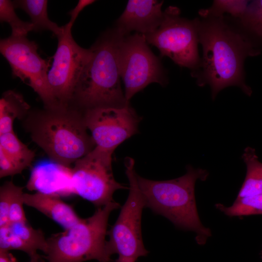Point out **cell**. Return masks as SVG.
Listing matches in <instances>:
<instances>
[{
    "instance_id": "6da1fadb",
    "label": "cell",
    "mask_w": 262,
    "mask_h": 262,
    "mask_svg": "<svg viewBox=\"0 0 262 262\" xmlns=\"http://www.w3.org/2000/svg\"><path fill=\"white\" fill-rule=\"evenodd\" d=\"M198 14L200 17L196 19L202 56L191 76L198 86L210 85L213 99L222 89L230 86L239 87L250 96L252 91L245 82L244 62L247 57L257 56L261 50L230 16H213L200 11Z\"/></svg>"
},
{
    "instance_id": "7a4b0ae2",
    "label": "cell",
    "mask_w": 262,
    "mask_h": 262,
    "mask_svg": "<svg viewBox=\"0 0 262 262\" xmlns=\"http://www.w3.org/2000/svg\"><path fill=\"white\" fill-rule=\"evenodd\" d=\"M24 126L51 161L66 167H71L96 147L83 111L71 105L30 111Z\"/></svg>"
},
{
    "instance_id": "3957f363",
    "label": "cell",
    "mask_w": 262,
    "mask_h": 262,
    "mask_svg": "<svg viewBox=\"0 0 262 262\" xmlns=\"http://www.w3.org/2000/svg\"><path fill=\"white\" fill-rule=\"evenodd\" d=\"M124 36L115 27L104 33L91 46V57L79 78L70 105L82 111L130 105L120 82L119 50Z\"/></svg>"
},
{
    "instance_id": "277c9868",
    "label": "cell",
    "mask_w": 262,
    "mask_h": 262,
    "mask_svg": "<svg viewBox=\"0 0 262 262\" xmlns=\"http://www.w3.org/2000/svg\"><path fill=\"white\" fill-rule=\"evenodd\" d=\"M208 173L202 169L187 166L183 176L167 180H153L136 175L138 184L146 207L169 219L178 228L194 231L199 245H204L211 235L201 223L195 196L197 180H205Z\"/></svg>"
},
{
    "instance_id": "5b68a950",
    "label": "cell",
    "mask_w": 262,
    "mask_h": 262,
    "mask_svg": "<svg viewBox=\"0 0 262 262\" xmlns=\"http://www.w3.org/2000/svg\"><path fill=\"white\" fill-rule=\"evenodd\" d=\"M120 207L114 200L98 208L90 217L81 220L64 231L47 239L45 258L48 262H83L112 260L106 248L109 216Z\"/></svg>"
},
{
    "instance_id": "8992f818",
    "label": "cell",
    "mask_w": 262,
    "mask_h": 262,
    "mask_svg": "<svg viewBox=\"0 0 262 262\" xmlns=\"http://www.w3.org/2000/svg\"><path fill=\"white\" fill-rule=\"evenodd\" d=\"M134 164L132 158L125 159L129 193L117 220L107 231L108 253L111 256L117 254L118 262H135L138 258L148 253L143 242L141 231L142 211L146 204L138 184Z\"/></svg>"
},
{
    "instance_id": "52a82bcc",
    "label": "cell",
    "mask_w": 262,
    "mask_h": 262,
    "mask_svg": "<svg viewBox=\"0 0 262 262\" xmlns=\"http://www.w3.org/2000/svg\"><path fill=\"white\" fill-rule=\"evenodd\" d=\"M144 35L148 44L159 50L162 56L170 58L177 65L189 68L191 72L198 67L200 57L196 19L180 17L178 7H168L164 11L160 25Z\"/></svg>"
},
{
    "instance_id": "ba28073f",
    "label": "cell",
    "mask_w": 262,
    "mask_h": 262,
    "mask_svg": "<svg viewBox=\"0 0 262 262\" xmlns=\"http://www.w3.org/2000/svg\"><path fill=\"white\" fill-rule=\"evenodd\" d=\"M119 62L125 97L129 102L151 83L162 86L167 83L166 72L143 34L136 33L123 37L119 46Z\"/></svg>"
},
{
    "instance_id": "9c48e42d",
    "label": "cell",
    "mask_w": 262,
    "mask_h": 262,
    "mask_svg": "<svg viewBox=\"0 0 262 262\" xmlns=\"http://www.w3.org/2000/svg\"><path fill=\"white\" fill-rule=\"evenodd\" d=\"M113 153L98 147L77 160L71 168L72 184L77 195L98 208L114 201V193L128 189L115 179Z\"/></svg>"
},
{
    "instance_id": "30bf717a",
    "label": "cell",
    "mask_w": 262,
    "mask_h": 262,
    "mask_svg": "<svg viewBox=\"0 0 262 262\" xmlns=\"http://www.w3.org/2000/svg\"><path fill=\"white\" fill-rule=\"evenodd\" d=\"M62 34L48 73V82L57 106L71 104L75 89L82 73L89 61L90 49L80 47L74 40L71 30L63 26Z\"/></svg>"
},
{
    "instance_id": "8fae6325",
    "label": "cell",
    "mask_w": 262,
    "mask_h": 262,
    "mask_svg": "<svg viewBox=\"0 0 262 262\" xmlns=\"http://www.w3.org/2000/svg\"><path fill=\"white\" fill-rule=\"evenodd\" d=\"M34 41L26 36H10L0 40V53L8 61L14 77L19 78L39 95L44 107L58 106L48 82L50 63L39 54Z\"/></svg>"
},
{
    "instance_id": "7c38bea8",
    "label": "cell",
    "mask_w": 262,
    "mask_h": 262,
    "mask_svg": "<svg viewBox=\"0 0 262 262\" xmlns=\"http://www.w3.org/2000/svg\"><path fill=\"white\" fill-rule=\"evenodd\" d=\"M83 114L96 147L112 153L138 132L141 120L131 105L121 108H97L83 111Z\"/></svg>"
},
{
    "instance_id": "4fadbf2b",
    "label": "cell",
    "mask_w": 262,
    "mask_h": 262,
    "mask_svg": "<svg viewBox=\"0 0 262 262\" xmlns=\"http://www.w3.org/2000/svg\"><path fill=\"white\" fill-rule=\"evenodd\" d=\"M163 4L156 0H129L115 28L125 36L132 31L143 35L152 32L163 20Z\"/></svg>"
},
{
    "instance_id": "5bb4252c",
    "label": "cell",
    "mask_w": 262,
    "mask_h": 262,
    "mask_svg": "<svg viewBox=\"0 0 262 262\" xmlns=\"http://www.w3.org/2000/svg\"><path fill=\"white\" fill-rule=\"evenodd\" d=\"M71 168L52 161L40 163L33 168L26 187L59 197L74 195Z\"/></svg>"
},
{
    "instance_id": "9a60e30c",
    "label": "cell",
    "mask_w": 262,
    "mask_h": 262,
    "mask_svg": "<svg viewBox=\"0 0 262 262\" xmlns=\"http://www.w3.org/2000/svg\"><path fill=\"white\" fill-rule=\"evenodd\" d=\"M47 247L43 231L33 229L28 222L10 223L0 228V250H20L32 259L40 256L38 250L46 254Z\"/></svg>"
},
{
    "instance_id": "2e32d148",
    "label": "cell",
    "mask_w": 262,
    "mask_h": 262,
    "mask_svg": "<svg viewBox=\"0 0 262 262\" xmlns=\"http://www.w3.org/2000/svg\"><path fill=\"white\" fill-rule=\"evenodd\" d=\"M24 204L39 211L66 229L78 222L79 217L72 206L61 197L36 192L24 193Z\"/></svg>"
},
{
    "instance_id": "e0dca14e",
    "label": "cell",
    "mask_w": 262,
    "mask_h": 262,
    "mask_svg": "<svg viewBox=\"0 0 262 262\" xmlns=\"http://www.w3.org/2000/svg\"><path fill=\"white\" fill-rule=\"evenodd\" d=\"M30 108L20 94L12 90L4 92L0 99V135L14 131L15 120L24 119Z\"/></svg>"
},
{
    "instance_id": "ac0fdd59",
    "label": "cell",
    "mask_w": 262,
    "mask_h": 262,
    "mask_svg": "<svg viewBox=\"0 0 262 262\" xmlns=\"http://www.w3.org/2000/svg\"><path fill=\"white\" fill-rule=\"evenodd\" d=\"M15 8L24 10L30 16L35 32L49 31L58 37L63 34V26L50 20L47 12L48 0H19L13 1Z\"/></svg>"
},
{
    "instance_id": "d6986e66",
    "label": "cell",
    "mask_w": 262,
    "mask_h": 262,
    "mask_svg": "<svg viewBox=\"0 0 262 262\" xmlns=\"http://www.w3.org/2000/svg\"><path fill=\"white\" fill-rule=\"evenodd\" d=\"M232 19L254 47L261 50L262 47V0L251 1L242 17Z\"/></svg>"
},
{
    "instance_id": "ffe728a7",
    "label": "cell",
    "mask_w": 262,
    "mask_h": 262,
    "mask_svg": "<svg viewBox=\"0 0 262 262\" xmlns=\"http://www.w3.org/2000/svg\"><path fill=\"white\" fill-rule=\"evenodd\" d=\"M242 159L246 166V174L237 197L262 194V163L258 160L255 150L247 147Z\"/></svg>"
},
{
    "instance_id": "44dd1931",
    "label": "cell",
    "mask_w": 262,
    "mask_h": 262,
    "mask_svg": "<svg viewBox=\"0 0 262 262\" xmlns=\"http://www.w3.org/2000/svg\"><path fill=\"white\" fill-rule=\"evenodd\" d=\"M0 149L21 172L31 166L35 156L34 152L21 142L14 131L0 135Z\"/></svg>"
},
{
    "instance_id": "7402d4cb",
    "label": "cell",
    "mask_w": 262,
    "mask_h": 262,
    "mask_svg": "<svg viewBox=\"0 0 262 262\" xmlns=\"http://www.w3.org/2000/svg\"><path fill=\"white\" fill-rule=\"evenodd\" d=\"M215 206L218 209L230 217L262 214V194L237 197L229 207H226L222 204H217Z\"/></svg>"
},
{
    "instance_id": "603a6c76",
    "label": "cell",
    "mask_w": 262,
    "mask_h": 262,
    "mask_svg": "<svg viewBox=\"0 0 262 262\" xmlns=\"http://www.w3.org/2000/svg\"><path fill=\"white\" fill-rule=\"evenodd\" d=\"M13 2L9 0H0V20L9 24L12 30L11 35L26 36L34 30L31 22L24 21L16 15Z\"/></svg>"
},
{
    "instance_id": "cb8c5ba5",
    "label": "cell",
    "mask_w": 262,
    "mask_h": 262,
    "mask_svg": "<svg viewBox=\"0 0 262 262\" xmlns=\"http://www.w3.org/2000/svg\"><path fill=\"white\" fill-rule=\"evenodd\" d=\"M249 1L245 0H215L211 6L206 9H201L204 14L216 16L228 14L232 18H239L245 13Z\"/></svg>"
},
{
    "instance_id": "d4e9b609",
    "label": "cell",
    "mask_w": 262,
    "mask_h": 262,
    "mask_svg": "<svg viewBox=\"0 0 262 262\" xmlns=\"http://www.w3.org/2000/svg\"><path fill=\"white\" fill-rule=\"evenodd\" d=\"M21 188L12 181L5 182L0 188V228L9 224V213L14 198Z\"/></svg>"
},
{
    "instance_id": "484cf974",
    "label": "cell",
    "mask_w": 262,
    "mask_h": 262,
    "mask_svg": "<svg viewBox=\"0 0 262 262\" xmlns=\"http://www.w3.org/2000/svg\"><path fill=\"white\" fill-rule=\"evenodd\" d=\"M23 187L15 196L10 207L9 213V223L28 222L26 219L23 205Z\"/></svg>"
},
{
    "instance_id": "4316f807",
    "label": "cell",
    "mask_w": 262,
    "mask_h": 262,
    "mask_svg": "<svg viewBox=\"0 0 262 262\" xmlns=\"http://www.w3.org/2000/svg\"><path fill=\"white\" fill-rule=\"evenodd\" d=\"M17 165L0 149V178L21 173Z\"/></svg>"
},
{
    "instance_id": "83f0119b",
    "label": "cell",
    "mask_w": 262,
    "mask_h": 262,
    "mask_svg": "<svg viewBox=\"0 0 262 262\" xmlns=\"http://www.w3.org/2000/svg\"><path fill=\"white\" fill-rule=\"evenodd\" d=\"M94 2H95V0H79L78 4L76 5V6L69 12L70 19L69 21L65 25V26L67 28L72 30L73 24L81 11L83 10L85 7Z\"/></svg>"
},
{
    "instance_id": "f1b7e54d",
    "label": "cell",
    "mask_w": 262,
    "mask_h": 262,
    "mask_svg": "<svg viewBox=\"0 0 262 262\" xmlns=\"http://www.w3.org/2000/svg\"><path fill=\"white\" fill-rule=\"evenodd\" d=\"M0 262H17L9 251L0 250Z\"/></svg>"
},
{
    "instance_id": "f546056e",
    "label": "cell",
    "mask_w": 262,
    "mask_h": 262,
    "mask_svg": "<svg viewBox=\"0 0 262 262\" xmlns=\"http://www.w3.org/2000/svg\"><path fill=\"white\" fill-rule=\"evenodd\" d=\"M40 256L30 259L31 262H40Z\"/></svg>"
},
{
    "instance_id": "4dcf8cb0",
    "label": "cell",
    "mask_w": 262,
    "mask_h": 262,
    "mask_svg": "<svg viewBox=\"0 0 262 262\" xmlns=\"http://www.w3.org/2000/svg\"><path fill=\"white\" fill-rule=\"evenodd\" d=\"M261 254H262V251Z\"/></svg>"
},
{
    "instance_id": "1f68e13d",
    "label": "cell",
    "mask_w": 262,
    "mask_h": 262,
    "mask_svg": "<svg viewBox=\"0 0 262 262\" xmlns=\"http://www.w3.org/2000/svg\"><path fill=\"white\" fill-rule=\"evenodd\" d=\"M29 262H31L30 261Z\"/></svg>"
},
{
    "instance_id": "d6a6232c",
    "label": "cell",
    "mask_w": 262,
    "mask_h": 262,
    "mask_svg": "<svg viewBox=\"0 0 262 262\" xmlns=\"http://www.w3.org/2000/svg\"></svg>"
}]
</instances>
